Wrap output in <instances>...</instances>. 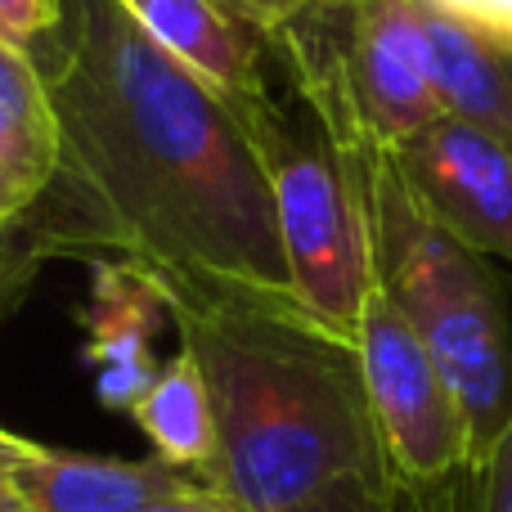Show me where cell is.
Returning a JSON list of instances; mask_svg holds the SVG:
<instances>
[{
    "label": "cell",
    "instance_id": "obj_14",
    "mask_svg": "<svg viewBox=\"0 0 512 512\" xmlns=\"http://www.w3.org/2000/svg\"><path fill=\"white\" fill-rule=\"evenodd\" d=\"M391 508H396V472L373 468V472H346V477L328 481L297 512H391Z\"/></svg>",
    "mask_w": 512,
    "mask_h": 512
},
{
    "label": "cell",
    "instance_id": "obj_10",
    "mask_svg": "<svg viewBox=\"0 0 512 512\" xmlns=\"http://www.w3.org/2000/svg\"><path fill=\"white\" fill-rule=\"evenodd\" d=\"M59 176V126L36 63L0 45V221L18 216Z\"/></svg>",
    "mask_w": 512,
    "mask_h": 512
},
{
    "label": "cell",
    "instance_id": "obj_1",
    "mask_svg": "<svg viewBox=\"0 0 512 512\" xmlns=\"http://www.w3.org/2000/svg\"><path fill=\"white\" fill-rule=\"evenodd\" d=\"M27 59L59 126L54 185L104 256L140 265L171 310L297 297L270 180L230 99L117 0H63Z\"/></svg>",
    "mask_w": 512,
    "mask_h": 512
},
{
    "label": "cell",
    "instance_id": "obj_7",
    "mask_svg": "<svg viewBox=\"0 0 512 512\" xmlns=\"http://www.w3.org/2000/svg\"><path fill=\"white\" fill-rule=\"evenodd\" d=\"M90 270L95 283H90L81 355L95 373V396L104 400V409L131 414L162 369V360L153 355V337L171 315V301L126 256H99L90 261Z\"/></svg>",
    "mask_w": 512,
    "mask_h": 512
},
{
    "label": "cell",
    "instance_id": "obj_22",
    "mask_svg": "<svg viewBox=\"0 0 512 512\" xmlns=\"http://www.w3.org/2000/svg\"><path fill=\"white\" fill-rule=\"evenodd\" d=\"M0 512H27V508H18V504H14V508H0Z\"/></svg>",
    "mask_w": 512,
    "mask_h": 512
},
{
    "label": "cell",
    "instance_id": "obj_9",
    "mask_svg": "<svg viewBox=\"0 0 512 512\" xmlns=\"http://www.w3.org/2000/svg\"><path fill=\"white\" fill-rule=\"evenodd\" d=\"M171 59L203 77L216 95H248L270 59V27L234 0H117Z\"/></svg>",
    "mask_w": 512,
    "mask_h": 512
},
{
    "label": "cell",
    "instance_id": "obj_18",
    "mask_svg": "<svg viewBox=\"0 0 512 512\" xmlns=\"http://www.w3.org/2000/svg\"><path fill=\"white\" fill-rule=\"evenodd\" d=\"M234 5L248 9L261 27L279 32V27L306 23V18H319V14H328V9H342L346 0H234Z\"/></svg>",
    "mask_w": 512,
    "mask_h": 512
},
{
    "label": "cell",
    "instance_id": "obj_21",
    "mask_svg": "<svg viewBox=\"0 0 512 512\" xmlns=\"http://www.w3.org/2000/svg\"><path fill=\"white\" fill-rule=\"evenodd\" d=\"M441 486H409V481H396V508L391 512H450V504H441Z\"/></svg>",
    "mask_w": 512,
    "mask_h": 512
},
{
    "label": "cell",
    "instance_id": "obj_12",
    "mask_svg": "<svg viewBox=\"0 0 512 512\" xmlns=\"http://www.w3.org/2000/svg\"><path fill=\"white\" fill-rule=\"evenodd\" d=\"M131 418L144 427V436L153 441V454L162 463L212 481L216 418H212V400H207V382L185 346H180L176 360H167L158 369L153 387L131 409Z\"/></svg>",
    "mask_w": 512,
    "mask_h": 512
},
{
    "label": "cell",
    "instance_id": "obj_17",
    "mask_svg": "<svg viewBox=\"0 0 512 512\" xmlns=\"http://www.w3.org/2000/svg\"><path fill=\"white\" fill-rule=\"evenodd\" d=\"M477 472H481V512H512V418L495 436V445L481 454Z\"/></svg>",
    "mask_w": 512,
    "mask_h": 512
},
{
    "label": "cell",
    "instance_id": "obj_6",
    "mask_svg": "<svg viewBox=\"0 0 512 512\" xmlns=\"http://www.w3.org/2000/svg\"><path fill=\"white\" fill-rule=\"evenodd\" d=\"M418 203L477 256L512 261V149L454 117L396 149Z\"/></svg>",
    "mask_w": 512,
    "mask_h": 512
},
{
    "label": "cell",
    "instance_id": "obj_15",
    "mask_svg": "<svg viewBox=\"0 0 512 512\" xmlns=\"http://www.w3.org/2000/svg\"><path fill=\"white\" fill-rule=\"evenodd\" d=\"M418 5L436 9L441 18L468 27L472 36L490 45L512 50V0H418Z\"/></svg>",
    "mask_w": 512,
    "mask_h": 512
},
{
    "label": "cell",
    "instance_id": "obj_20",
    "mask_svg": "<svg viewBox=\"0 0 512 512\" xmlns=\"http://www.w3.org/2000/svg\"><path fill=\"white\" fill-rule=\"evenodd\" d=\"M27 450H32V441H23V436L0 427V508H14V504L23 508V499L14 495V486H9V472H14V463L23 459Z\"/></svg>",
    "mask_w": 512,
    "mask_h": 512
},
{
    "label": "cell",
    "instance_id": "obj_4",
    "mask_svg": "<svg viewBox=\"0 0 512 512\" xmlns=\"http://www.w3.org/2000/svg\"><path fill=\"white\" fill-rule=\"evenodd\" d=\"M230 108L239 113L270 180L292 292L319 324L355 337L360 310L373 292L364 149L337 140L279 59L274 41L256 86L230 99Z\"/></svg>",
    "mask_w": 512,
    "mask_h": 512
},
{
    "label": "cell",
    "instance_id": "obj_19",
    "mask_svg": "<svg viewBox=\"0 0 512 512\" xmlns=\"http://www.w3.org/2000/svg\"><path fill=\"white\" fill-rule=\"evenodd\" d=\"M149 512H239V508H234L216 486L203 481V486L185 490V495H171V499H162V504H153Z\"/></svg>",
    "mask_w": 512,
    "mask_h": 512
},
{
    "label": "cell",
    "instance_id": "obj_11",
    "mask_svg": "<svg viewBox=\"0 0 512 512\" xmlns=\"http://www.w3.org/2000/svg\"><path fill=\"white\" fill-rule=\"evenodd\" d=\"M423 18L441 113L512 149V50L481 41L427 5Z\"/></svg>",
    "mask_w": 512,
    "mask_h": 512
},
{
    "label": "cell",
    "instance_id": "obj_2",
    "mask_svg": "<svg viewBox=\"0 0 512 512\" xmlns=\"http://www.w3.org/2000/svg\"><path fill=\"white\" fill-rule=\"evenodd\" d=\"M171 319L212 400V486L239 512H297L346 472L391 468L355 337L297 297H221Z\"/></svg>",
    "mask_w": 512,
    "mask_h": 512
},
{
    "label": "cell",
    "instance_id": "obj_5",
    "mask_svg": "<svg viewBox=\"0 0 512 512\" xmlns=\"http://www.w3.org/2000/svg\"><path fill=\"white\" fill-rule=\"evenodd\" d=\"M355 351H360L382 454L396 481L441 486L477 468V445H472V427L459 396L445 382L427 342L391 306L378 283L355 324Z\"/></svg>",
    "mask_w": 512,
    "mask_h": 512
},
{
    "label": "cell",
    "instance_id": "obj_16",
    "mask_svg": "<svg viewBox=\"0 0 512 512\" xmlns=\"http://www.w3.org/2000/svg\"><path fill=\"white\" fill-rule=\"evenodd\" d=\"M63 0H0V45L9 50H32L54 27Z\"/></svg>",
    "mask_w": 512,
    "mask_h": 512
},
{
    "label": "cell",
    "instance_id": "obj_3",
    "mask_svg": "<svg viewBox=\"0 0 512 512\" xmlns=\"http://www.w3.org/2000/svg\"><path fill=\"white\" fill-rule=\"evenodd\" d=\"M373 283L414 324L454 387L481 454L512 418V346L504 292L486 256L459 243L409 189L396 153L364 149Z\"/></svg>",
    "mask_w": 512,
    "mask_h": 512
},
{
    "label": "cell",
    "instance_id": "obj_13",
    "mask_svg": "<svg viewBox=\"0 0 512 512\" xmlns=\"http://www.w3.org/2000/svg\"><path fill=\"white\" fill-rule=\"evenodd\" d=\"M59 256L77 261H99V243L86 230L81 212L68 203L59 185H50L27 212L0 221V319L27 297L36 274Z\"/></svg>",
    "mask_w": 512,
    "mask_h": 512
},
{
    "label": "cell",
    "instance_id": "obj_8",
    "mask_svg": "<svg viewBox=\"0 0 512 512\" xmlns=\"http://www.w3.org/2000/svg\"><path fill=\"white\" fill-rule=\"evenodd\" d=\"M27 512H149L171 495L203 486V477L153 459H99L32 445L9 472ZM212 486V481H207Z\"/></svg>",
    "mask_w": 512,
    "mask_h": 512
}]
</instances>
